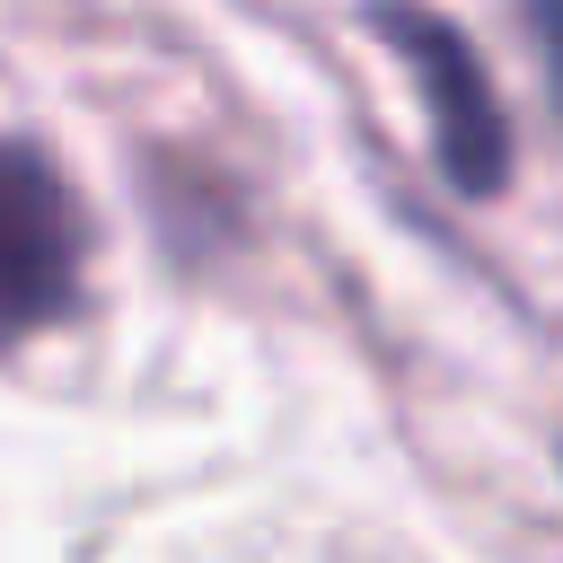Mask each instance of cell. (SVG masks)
<instances>
[{"instance_id":"1","label":"cell","mask_w":563,"mask_h":563,"mask_svg":"<svg viewBox=\"0 0 563 563\" xmlns=\"http://www.w3.org/2000/svg\"><path fill=\"white\" fill-rule=\"evenodd\" d=\"M369 26L405 53V70H413V88H422L440 176H449L466 202L501 194V185H510V114H501L493 70L475 62V44H466L440 9H422V0H369Z\"/></svg>"},{"instance_id":"2","label":"cell","mask_w":563,"mask_h":563,"mask_svg":"<svg viewBox=\"0 0 563 563\" xmlns=\"http://www.w3.org/2000/svg\"><path fill=\"white\" fill-rule=\"evenodd\" d=\"M79 264H88V220L70 176L35 141H0V352L70 317Z\"/></svg>"},{"instance_id":"3","label":"cell","mask_w":563,"mask_h":563,"mask_svg":"<svg viewBox=\"0 0 563 563\" xmlns=\"http://www.w3.org/2000/svg\"><path fill=\"white\" fill-rule=\"evenodd\" d=\"M519 18H528V35H537L545 88H554V106H563V0H519Z\"/></svg>"}]
</instances>
